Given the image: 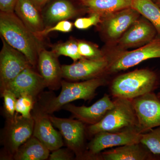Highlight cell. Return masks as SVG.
<instances>
[{
    "label": "cell",
    "instance_id": "1",
    "mask_svg": "<svg viewBox=\"0 0 160 160\" xmlns=\"http://www.w3.org/2000/svg\"><path fill=\"white\" fill-rule=\"evenodd\" d=\"M0 34L8 44L26 56L32 66L37 65L42 40L37 37L14 12H0Z\"/></svg>",
    "mask_w": 160,
    "mask_h": 160
},
{
    "label": "cell",
    "instance_id": "2",
    "mask_svg": "<svg viewBox=\"0 0 160 160\" xmlns=\"http://www.w3.org/2000/svg\"><path fill=\"white\" fill-rule=\"evenodd\" d=\"M107 83L105 77L81 82H71L62 80L61 92L58 96L48 97L43 95L38 103L41 109L48 114H51L62 109L63 106L78 100L88 101L96 95L98 88Z\"/></svg>",
    "mask_w": 160,
    "mask_h": 160
},
{
    "label": "cell",
    "instance_id": "3",
    "mask_svg": "<svg viewBox=\"0 0 160 160\" xmlns=\"http://www.w3.org/2000/svg\"><path fill=\"white\" fill-rule=\"evenodd\" d=\"M159 82V76L155 71L149 69H137L114 78L109 89L114 98L132 100L153 92Z\"/></svg>",
    "mask_w": 160,
    "mask_h": 160
},
{
    "label": "cell",
    "instance_id": "4",
    "mask_svg": "<svg viewBox=\"0 0 160 160\" xmlns=\"http://www.w3.org/2000/svg\"><path fill=\"white\" fill-rule=\"evenodd\" d=\"M114 106L99 122L90 125L86 129L90 135L102 132H115L138 128L137 117L132 100L114 98Z\"/></svg>",
    "mask_w": 160,
    "mask_h": 160
},
{
    "label": "cell",
    "instance_id": "5",
    "mask_svg": "<svg viewBox=\"0 0 160 160\" xmlns=\"http://www.w3.org/2000/svg\"><path fill=\"white\" fill-rule=\"evenodd\" d=\"M109 61L107 74L117 73L150 59L160 58V36L145 46L132 51L114 48L104 52Z\"/></svg>",
    "mask_w": 160,
    "mask_h": 160
},
{
    "label": "cell",
    "instance_id": "6",
    "mask_svg": "<svg viewBox=\"0 0 160 160\" xmlns=\"http://www.w3.org/2000/svg\"><path fill=\"white\" fill-rule=\"evenodd\" d=\"M34 120L24 117L16 112L14 116L7 118L1 136L4 146V154L6 158L13 159L19 148L33 134Z\"/></svg>",
    "mask_w": 160,
    "mask_h": 160
},
{
    "label": "cell",
    "instance_id": "7",
    "mask_svg": "<svg viewBox=\"0 0 160 160\" xmlns=\"http://www.w3.org/2000/svg\"><path fill=\"white\" fill-rule=\"evenodd\" d=\"M142 133L136 128L98 132L87 146L83 159L98 160L104 149L140 143Z\"/></svg>",
    "mask_w": 160,
    "mask_h": 160
},
{
    "label": "cell",
    "instance_id": "8",
    "mask_svg": "<svg viewBox=\"0 0 160 160\" xmlns=\"http://www.w3.org/2000/svg\"><path fill=\"white\" fill-rule=\"evenodd\" d=\"M132 7L112 12L102 18L98 25L102 35L109 44H116L127 29L141 17Z\"/></svg>",
    "mask_w": 160,
    "mask_h": 160
},
{
    "label": "cell",
    "instance_id": "9",
    "mask_svg": "<svg viewBox=\"0 0 160 160\" xmlns=\"http://www.w3.org/2000/svg\"><path fill=\"white\" fill-rule=\"evenodd\" d=\"M52 122L62 136L67 148L75 154L77 159H83L86 151L85 135L86 129L79 120L56 117L49 115Z\"/></svg>",
    "mask_w": 160,
    "mask_h": 160
},
{
    "label": "cell",
    "instance_id": "10",
    "mask_svg": "<svg viewBox=\"0 0 160 160\" xmlns=\"http://www.w3.org/2000/svg\"><path fill=\"white\" fill-rule=\"evenodd\" d=\"M109 65L108 58H82L70 65L62 66V77L68 81L78 82L106 77Z\"/></svg>",
    "mask_w": 160,
    "mask_h": 160
},
{
    "label": "cell",
    "instance_id": "11",
    "mask_svg": "<svg viewBox=\"0 0 160 160\" xmlns=\"http://www.w3.org/2000/svg\"><path fill=\"white\" fill-rule=\"evenodd\" d=\"M132 101L141 133L160 126V100L157 95L152 92Z\"/></svg>",
    "mask_w": 160,
    "mask_h": 160
},
{
    "label": "cell",
    "instance_id": "12",
    "mask_svg": "<svg viewBox=\"0 0 160 160\" xmlns=\"http://www.w3.org/2000/svg\"><path fill=\"white\" fill-rule=\"evenodd\" d=\"M1 39L2 46L0 52L1 89L24 69L32 66L25 55L10 46L2 38Z\"/></svg>",
    "mask_w": 160,
    "mask_h": 160
},
{
    "label": "cell",
    "instance_id": "13",
    "mask_svg": "<svg viewBox=\"0 0 160 160\" xmlns=\"http://www.w3.org/2000/svg\"><path fill=\"white\" fill-rule=\"evenodd\" d=\"M32 116L34 120L32 135L41 141L50 151L62 147L64 142L62 134L54 129L49 114L41 109L37 101L32 112Z\"/></svg>",
    "mask_w": 160,
    "mask_h": 160
},
{
    "label": "cell",
    "instance_id": "14",
    "mask_svg": "<svg viewBox=\"0 0 160 160\" xmlns=\"http://www.w3.org/2000/svg\"><path fill=\"white\" fill-rule=\"evenodd\" d=\"M158 35L154 26L146 18L141 15L116 44L117 48L124 50L138 48L150 42Z\"/></svg>",
    "mask_w": 160,
    "mask_h": 160
},
{
    "label": "cell",
    "instance_id": "15",
    "mask_svg": "<svg viewBox=\"0 0 160 160\" xmlns=\"http://www.w3.org/2000/svg\"><path fill=\"white\" fill-rule=\"evenodd\" d=\"M46 86L45 81L39 73L30 66L24 69L14 79L2 89H9L16 97L28 95L36 99Z\"/></svg>",
    "mask_w": 160,
    "mask_h": 160
},
{
    "label": "cell",
    "instance_id": "16",
    "mask_svg": "<svg viewBox=\"0 0 160 160\" xmlns=\"http://www.w3.org/2000/svg\"><path fill=\"white\" fill-rule=\"evenodd\" d=\"M114 106V101L111 100L109 95L105 94L91 106H77L69 103L62 109L70 112L73 118L90 126L99 122Z\"/></svg>",
    "mask_w": 160,
    "mask_h": 160
},
{
    "label": "cell",
    "instance_id": "17",
    "mask_svg": "<svg viewBox=\"0 0 160 160\" xmlns=\"http://www.w3.org/2000/svg\"><path fill=\"white\" fill-rule=\"evenodd\" d=\"M58 57L52 51L43 48L39 54L38 66L46 87L56 90L61 87L62 71Z\"/></svg>",
    "mask_w": 160,
    "mask_h": 160
},
{
    "label": "cell",
    "instance_id": "18",
    "mask_svg": "<svg viewBox=\"0 0 160 160\" xmlns=\"http://www.w3.org/2000/svg\"><path fill=\"white\" fill-rule=\"evenodd\" d=\"M152 155L146 146L140 142L118 146L102 152L98 160H152Z\"/></svg>",
    "mask_w": 160,
    "mask_h": 160
},
{
    "label": "cell",
    "instance_id": "19",
    "mask_svg": "<svg viewBox=\"0 0 160 160\" xmlns=\"http://www.w3.org/2000/svg\"><path fill=\"white\" fill-rule=\"evenodd\" d=\"M14 12L24 25L35 35L46 27L41 11L30 0H18L15 7Z\"/></svg>",
    "mask_w": 160,
    "mask_h": 160
},
{
    "label": "cell",
    "instance_id": "20",
    "mask_svg": "<svg viewBox=\"0 0 160 160\" xmlns=\"http://www.w3.org/2000/svg\"><path fill=\"white\" fill-rule=\"evenodd\" d=\"M80 6L89 14L96 13L102 18L132 7V0H78Z\"/></svg>",
    "mask_w": 160,
    "mask_h": 160
},
{
    "label": "cell",
    "instance_id": "21",
    "mask_svg": "<svg viewBox=\"0 0 160 160\" xmlns=\"http://www.w3.org/2000/svg\"><path fill=\"white\" fill-rule=\"evenodd\" d=\"M78 13V9L70 1L56 0L49 5L43 16L45 24L51 25L74 18Z\"/></svg>",
    "mask_w": 160,
    "mask_h": 160
},
{
    "label": "cell",
    "instance_id": "22",
    "mask_svg": "<svg viewBox=\"0 0 160 160\" xmlns=\"http://www.w3.org/2000/svg\"><path fill=\"white\" fill-rule=\"evenodd\" d=\"M50 150L33 135L22 144L13 156L15 160L48 159Z\"/></svg>",
    "mask_w": 160,
    "mask_h": 160
},
{
    "label": "cell",
    "instance_id": "23",
    "mask_svg": "<svg viewBox=\"0 0 160 160\" xmlns=\"http://www.w3.org/2000/svg\"><path fill=\"white\" fill-rule=\"evenodd\" d=\"M132 7L154 26L160 36V8L152 0H132Z\"/></svg>",
    "mask_w": 160,
    "mask_h": 160
},
{
    "label": "cell",
    "instance_id": "24",
    "mask_svg": "<svg viewBox=\"0 0 160 160\" xmlns=\"http://www.w3.org/2000/svg\"><path fill=\"white\" fill-rule=\"evenodd\" d=\"M51 50L58 57L60 56L68 57L74 62L83 58L79 52L78 40L73 38L65 42L56 44L52 46Z\"/></svg>",
    "mask_w": 160,
    "mask_h": 160
},
{
    "label": "cell",
    "instance_id": "25",
    "mask_svg": "<svg viewBox=\"0 0 160 160\" xmlns=\"http://www.w3.org/2000/svg\"><path fill=\"white\" fill-rule=\"evenodd\" d=\"M140 142L154 155H160V126L142 133Z\"/></svg>",
    "mask_w": 160,
    "mask_h": 160
},
{
    "label": "cell",
    "instance_id": "26",
    "mask_svg": "<svg viewBox=\"0 0 160 160\" xmlns=\"http://www.w3.org/2000/svg\"><path fill=\"white\" fill-rule=\"evenodd\" d=\"M79 52L82 57L98 59L105 57L104 51L100 50L94 44L83 40H78Z\"/></svg>",
    "mask_w": 160,
    "mask_h": 160
},
{
    "label": "cell",
    "instance_id": "27",
    "mask_svg": "<svg viewBox=\"0 0 160 160\" xmlns=\"http://www.w3.org/2000/svg\"><path fill=\"white\" fill-rule=\"evenodd\" d=\"M36 99L31 96L25 95L18 98L16 104V112L24 117L30 118Z\"/></svg>",
    "mask_w": 160,
    "mask_h": 160
},
{
    "label": "cell",
    "instance_id": "28",
    "mask_svg": "<svg viewBox=\"0 0 160 160\" xmlns=\"http://www.w3.org/2000/svg\"><path fill=\"white\" fill-rule=\"evenodd\" d=\"M73 24L68 20L60 21L56 23L54 26H46L42 31L35 34L37 37L42 40L43 38L52 32L57 31L67 33L72 30Z\"/></svg>",
    "mask_w": 160,
    "mask_h": 160
},
{
    "label": "cell",
    "instance_id": "29",
    "mask_svg": "<svg viewBox=\"0 0 160 160\" xmlns=\"http://www.w3.org/2000/svg\"><path fill=\"white\" fill-rule=\"evenodd\" d=\"M1 96L4 100V108L6 118L14 116L17 98L12 92L5 89L1 90Z\"/></svg>",
    "mask_w": 160,
    "mask_h": 160
},
{
    "label": "cell",
    "instance_id": "30",
    "mask_svg": "<svg viewBox=\"0 0 160 160\" xmlns=\"http://www.w3.org/2000/svg\"><path fill=\"white\" fill-rule=\"evenodd\" d=\"M102 21V17L96 13L89 14L88 17L78 18L75 21L73 25L78 29L85 30L92 26H98Z\"/></svg>",
    "mask_w": 160,
    "mask_h": 160
},
{
    "label": "cell",
    "instance_id": "31",
    "mask_svg": "<svg viewBox=\"0 0 160 160\" xmlns=\"http://www.w3.org/2000/svg\"><path fill=\"white\" fill-rule=\"evenodd\" d=\"M75 154L69 148H62L52 151L49 155V160H71L74 159Z\"/></svg>",
    "mask_w": 160,
    "mask_h": 160
},
{
    "label": "cell",
    "instance_id": "32",
    "mask_svg": "<svg viewBox=\"0 0 160 160\" xmlns=\"http://www.w3.org/2000/svg\"><path fill=\"white\" fill-rule=\"evenodd\" d=\"M18 0H0L1 12H12Z\"/></svg>",
    "mask_w": 160,
    "mask_h": 160
},
{
    "label": "cell",
    "instance_id": "33",
    "mask_svg": "<svg viewBox=\"0 0 160 160\" xmlns=\"http://www.w3.org/2000/svg\"><path fill=\"white\" fill-rule=\"evenodd\" d=\"M39 10L42 11L43 8L50 0H30Z\"/></svg>",
    "mask_w": 160,
    "mask_h": 160
},
{
    "label": "cell",
    "instance_id": "34",
    "mask_svg": "<svg viewBox=\"0 0 160 160\" xmlns=\"http://www.w3.org/2000/svg\"><path fill=\"white\" fill-rule=\"evenodd\" d=\"M155 4L160 8V0H157Z\"/></svg>",
    "mask_w": 160,
    "mask_h": 160
},
{
    "label": "cell",
    "instance_id": "35",
    "mask_svg": "<svg viewBox=\"0 0 160 160\" xmlns=\"http://www.w3.org/2000/svg\"><path fill=\"white\" fill-rule=\"evenodd\" d=\"M157 95L158 98L160 100V91L159 92H158V94Z\"/></svg>",
    "mask_w": 160,
    "mask_h": 160
},
{
    "label": "cell",
    "instance_id": "36",
    "mask_svg": "<svg viewBox=\"0 0 160 160\" xmlns=\"http://www.w3.org/2000/svg\"><path fill=\"white\" fill-rule=\"evenodd\" d=\"M152 1H153L155 3L156 2V1H157V0H152Z\"/></svg>",
    "mask_w": 160,
    "mask_h": 160
}]
</instances>
